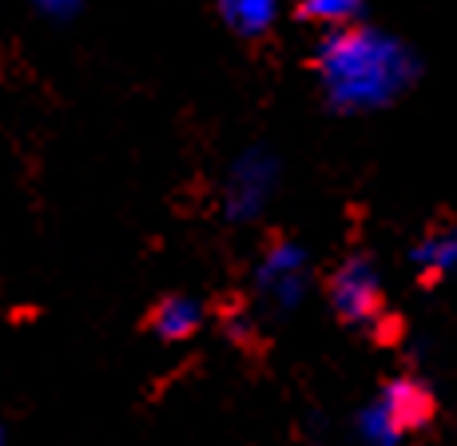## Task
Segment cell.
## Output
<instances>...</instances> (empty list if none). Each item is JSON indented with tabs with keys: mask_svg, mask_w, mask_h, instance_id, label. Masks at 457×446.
<instances>
[{
	"mask_svg": "<svg viewBox=\"0 0 457 446\" xmlns=\"http://www.w3.org/2000/svg\"><path fill=\"white\" fill-rule=\"evenodd\" d=\"M0 446H4V431H0Z\"/></svg>",
	"mask_w": 457,
	"mask_h": 446,
	"instance_id": "30bf717a",
	"label": "cell"
},
{
	"mask_svg": "<svg viewBox=\"0 0 457 446\" xmlns=\"http://www.w3.org/2000/svg\"><path fill=\"white\" fill-rule=\"evenodd\" d=\"M414 264L426 279H437L457 267V227L450 231H434L414 248Z\"/></svg>",
	"mask_w": 457,
	"mask_h": 446,
	"instance_id": "8992f818",
	"label": "cell"
},
{
	"mask_svg": "<svg viewBox=\"0 0 457 446\" xmlns=\"http://www.w3.org/2000/svg\"><path fill=\"white\" fill-rule=\"evenodd\" d=\"M429 415H434L429 391L418 379H394V383H386V391L378 395L374 407L362 410L358 431H362V439L370 446H398L402 434L426 426Z\"/></svg>",
	"mask_w": 457,
	"mask_h": 446,
	"instance_id": "7a4b0ae2",
	"label": "cell"
},
{
	"mask_svg": "<svg viewBox=\"0 0 457 446\" xmlns=\"http://www.w3.org/2000/svg\"><path fill=\"white\" fill-rule=\"evenodd\" d=\"M319 76L338 108H378L406 88V52L398 40L366 29H334L319 45Z\"/></svg>",
	"mask_w": 457,
	"mask_h": 446,
	"instance_id": "6da1fadb",
	"label": "cell"
},
{
	"mask_svg": "<svg viewBox=\"0 0 457 446\" xmlns=\"http://www.w3.org/2000/svg\"><path fill=\"white\" fill-rule=\"evenodd\" d=\"M40 8H48V13H72L76 0H37Z\"/></svg>",
	"mask_w": 457,
	"mask_h": 446,
	"instance_id": "9c48e42d",
	"label": "cell"
},
{
	"mask_svg": "<svg viewBox=\"0 0 457 446\" xmlns=\"http://www.w3.org/2000/svg\"><path fill=\"white\" fill-rule=\"evenodd\" d=\"M219 13L243 37H259L275 21V0H219Z\"/></svg>",
	"mask_w": 457,
	"mask_h": 446,
	"instance_id": "52a82bcc",
	"label": "cell"
},
{
	"mask_svg": "<svg viewBox=\"0 0 457 446\" xmlns=\"http://www.w3.org/2000/svg\"><path fill=\"white\" fill-rule=\"evenodd\" d=\"M199 319H204V315H199L195 299H187V295H167L152 311V331L160 339H167V343H179V339L195 335Z\"/></svg>",
	"mask_w": 457,
	"mask_h": 446,
	"instance_id": "5b68a950",
	"label": "cell"
},
{
	"mask_svg": "<svg viewBox=\"0 0 457 446\" xmlns=\"http://www.w3.org/2000/svg\"><path fill=\"white\" fill-rule=\"evenodd\" d=\"M358 8H362V0H298V13H303L306 21L330 24V29H342Z\"/></svg>",
	"mask_w": 457,
	"mask_h": 446,
	"instance_id": "ba28073f",
	"label": "cell"
},
{
	"mask_svg": "<svg viewBox=\"0 0 457 446\" xmlns=\"http://www.w3.org/2000/svg\"><path fill=\"white\" fill-rule=\"evenodd\" d=\"M303 271H306V256L295 243H275V248L262 256L259 264V287L270 295L275 303L291 307V303L303 295Z\"/></svg>",
	"mask_w": 457,
	"mask_h": 446,
	"instance_id": "277c9868",
	"label": "cell"
},
{
	"mask_svg": "<svg viewBox=\"0 0 457 446\" xmlns=\"http://www.w3.org/2000/svg\"><path fill=\"white\" fill-rule=\"evenodd\" d=\"M330 303L346 323H374L382 315V283L366 256H350L330 275Z\"/></svg>",
	"mask_w": 457,
	"mask_h": 446,
	"instance_id": "3957f363",
	"label": "cell"
}]
</instances>
